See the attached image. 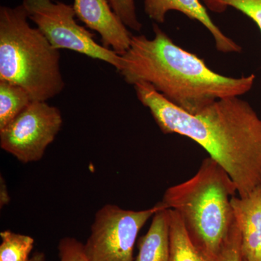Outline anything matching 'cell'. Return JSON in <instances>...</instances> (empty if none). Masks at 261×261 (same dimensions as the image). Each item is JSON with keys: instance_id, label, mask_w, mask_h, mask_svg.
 Returning a JSON list of instances; mask_svg holds the SVG:
<instances>
[{"instance_id": "cell-1", "label": "cell", "mask_w": 261, "mask_h": 261, "mask_svg": "<svg viewBox=\"0 0 261 261\" xmlns=\"http://www.w3.org/2000/svg\"><path fill=\"white\" fill-rule=\"evenodd\" d=\"M165 135L190 139L219 163L234 182L240 197L261 185V118L240 97L223 98L196 114L180 109L148 83L134 85Z\"/></svg>"}, {"instance_id": "cell-2", "label": "cell", "mask_w": 261, "mask_h": 261, "mask_svg": "<svg viewBox=\"0 0 261 261\" xmlns=\"http://www.w3.org/2000/svg\"><path fill=\"white\" fill-rule=\"evenodd\" d=\"M154 37L132 35L122 55L119 70L127 84L146 82L175 106L190 113L200 112L215 101L240 97L250 92L255 75L226 76L209 68L204 60L183 49L153 23Z\"/></svg>"}, {"instance_id": "cell-3", "label": "cell", "mask_w": 261, "mask_h": 261, "mask_svg": "<svg viewBox=\"0 0 261 261\" xmlns=\"http://www.w3.org/2000/svg\"><path fill=\"white\" fill-rule=\"evenodd\" d=\"M236 192L227 172L207 157L192 178L168 188L161 203L177 213L199 248L219 258L234 221L231 201Z\"/></svg>"}, {"instance_id": "cell-4", "label": "cell", "mask_w": 261, "mask_h": 261, "mask_svg": "<svg viewBox=\"0 0 261 261\" xmlns=\"http://www.w3.org/2000/svg\"><path fill=\"white\" fill-rule=\"evenodd\" d=\"M29 20L22 4L0 7V81L20 86L33 101L47 102L65 88L61 54Z\"/></svg>"}, {"instance_id": "cell-5", "label": "cell", "mask_w": 261, "mask_h": 261, "mask_svg": "<svg viewBox=\"0 0 261 261\" xmlns=\"http://www.w3.org/2000/svg\"><path fill=\"white\" fill-rule=\"evenodd\" d=\"M29 20L56 49H68L121 68V56L98 44L92 33L75 20L73 5L53 0H23Z\"/></svg>"}, {"instance_id": "cell-6", "label": "cell", "mask_w": 261, "mask_h": 261, "mask_svg": "<svg viewBox=\"0 0 261 261\" xmlns=\"http://www.w3.org/2000/svg\"><path fill=\"white\" fill-rule=\"evenodd\" d=\"M161 209V202L147 210L132 211L107 204L96 213L91 233L84 244L90 261H134L141 228Z\"/></svg>"}, {"instance_id": "cell-7", "label": "cell", "mask_w": 261, "mask_h": 261, "mask_svg": "<svg viewBox=\"0 0 261 261\" xmlns=\"http://www.w3.org/2000/svg\"><path fill=\"white\" fill-rule=\"evenodd\" d=\"M63 126L61 111L46 101H32L0 130V147L23 163L37 162Z\"/></svg>"}, {"instance_id": "cell-8", "label": "cell", "mask_w": 261, "mask_h": 261, "mask_svg": "<svg viewBox=\"0 0 261 261\" xmlns=\"http://www.w3.org/2000/svg\"><path fill=\"white\" fill-rule=\"evenodd\" d=\"M76 18L99 34L105 47L122 56L129 48L132 34L118 18L109 0H74Z\"/></svg>"}, {"instance_id": "cell-9", "label": "cell", "mask_w": 261, "mask_h": 261, "mask_svg": "<svg viewBox=\"0 0 261 261\" xmlns=\"http://www.w3.org/2000/svg\"><path fill=\"white\" fill-rule=\"evenodd\" d=\"M145 12L155 23H163L170 11H177L202 24L214 38L216 48L222 53H240L243 48L227 37L214 23L201 0H145Z\"/></svg>"}, {"instance_id": "cell-10", "label": "cell", "mask_w": 261, "mask_h": 261, "mask_svg": "<svg viewBox=\"0 0 261 261\" xmlns=\"http://www.w3.org/2000/svg\"><path fill=\"white\" fill-rule=\"evenodd\" d=\"M233 216L246 261H261V185L245 197L231 198Z\"/></svg>"}, {"instance_id": "cell-11", "label": "cell", "mask_w": 261, "mask_h": 261, "mask_svg": "<svg viewBox=\"0 0 261 261\" xmlns=\"http://www.w3.org/2000/svg\"><path fill=\"white\" fill-rule=\"evenodd\" d=\"M135 261H169L170 223L168 209L155 213L148 231L138 241Z\"/></svg>"}, {"instance_id": "cell-12", "label": "cell", "mask_w": 261, "mask_h": 261, "mask_svg": "<svg viewBox=\"0 0 261 261\" xmlns=\"http://www.w3.org/2000/svg\"><path fill=\"white\" fill-rule=\"evenodd\" d=\"M169 211V261H219L206 254L192 241L181 218L176 211Z\"/></svg>"}, {"instance_id": "cell-13", "label": "cell", "mask_w": 261, "mask_h": 261, "mask_svg": "<svg viewBox=\"0 0 261 261\" xmlns=\"http://www.w3.org/2000/svg\"><path fill=\"white\" fill-rule=\"evenodd\" d=\"M32 101L28 92L20 86L0 81V130L23 112Z\"/></svg>"}, {"instance_id": "cell-14", "label": "cell", "mask_w": 261, "mask_h": 261, "mask_svg": "<svg viewBox=\"0 0 261 261\" xmlns=\"http://www.w3.org/2000/svg\"><path fill=\"white\" fill-rule=\"evenodd\" d=\"M0 237V261H28L34 248V238L10 230L2 231Z\"/></svg>"}, {"instance_id": "cell-15", "label": "cell", "mask_w": 261, "mask_h": 261, "mask_svg": "<svg viewBox=\"0 0 261 261\" xmlns=\"http://www.w3.org/2000/svg\"><path fill=\"white\" fill-rule=\"evenodd\" d=\"M206 8L222 13L231 8L241 12L256 24L261 33V0H201Z\"/></svg>"}, {"instance_id": "cell-16", "label": "cell", "mask_w": 261, "mask_h": 261, "mask_svg": "<svg viewBox=\"0 0 261 261\" xmlns=\"http://www.w3.org/2000/svg\"><path fill=\"white\" fill-rule=\"evenodd\" d=\"M115 13L128 29L140 32L142 24L137 13L135 0H109Z\"/></svg>"}, {"instance_id": "cell-17", "label": "cell", "mask_w": 261, "mask_h": 261, "mask_svg": "<svg viewBox=\"0 0 261 261\" xmlns=\"http://www.w3.org/2000/svg\"><path fill=\"white\" fill-rule=\"evenodd\" d=\"M219 261H244L241 236L235 220L221 248Z\"/></svg>"}, {"instance_id": "cell-18", "label": "cell", "mask_w": 261, "mask_h": 261, "mask_svg": "<svg viewBox=\"0 0 261 261\" xmlns=\"http://www.w3.org/2000/svg\"><path fill=\"white\" fill-rule=\"evenodd\" d=\"M58 251L60 261H90L84 252V244L75 238H62Z\"/></svg>"}, {"instance_id": "cell-19", "label": "cell", "mask_w": 261, "mask_h": 261, "mask_svg": "<svg viewBox=\"0 0 261 261\" xmlns=\"http://www.w3.org/2000/svg\"><path fill=\"white\" fill-rule=\"evenodd\" d=\"M10 200L9 192H8V188L5 185L4 178H3V176H1V180H0V206H1V208L5 205L9 204Z\"/></svg>"}, {"instance_id": "cell-20", "label": "cell", "mask_w": 261, "mask_h": 261, "mask_svg": "<svg viewBox=\"0 0 261 261\" xmlns=\"http://www.w3.org/2000/svg\"><path fill=\"white\" fill-rule=\"evenodd\" d=\"M28 261H46V257L43 252H36Z\"/></svg>"}, {"instance_id": "cell-21", "label": "cell", "mask_w": 261, "mask_h": 261, "mask_svg": "<svg viewBox=\"0 0 261 261\" xmlns=\"http://www.w3.org/2000/svg\"><path fill=\"white\" fill-rule=\"evenodd\" d=\"M244 261H246V260H245V259H244Z\"/></svg>"}]
</instances>
